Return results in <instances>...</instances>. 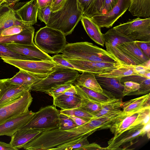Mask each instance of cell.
Returning <instances> with one entry per match:
<instances>
[{"label":"cell","mask_w":150,"mask_h":150,"mask_svg":"<svg viewBox=\"0 0 150 150\" xmlns=\"http://www.w3.org/2000/svg\"><path fill=\"white\" fill-rule=\"evenodd\" d=\"M46 130H47L35 128L20 129L11 136L10 143L12 147L18 150L23 148L26 144Z\"/></svg>","instance_id":"e0dca14e"},{"label":"cell","mask_w":150,"mask_h":150,"mask_svg":"<svg viewBox=\"0 0 150 150\" xmlns=\"http://www.w3.org/2000/svg\"><path fill=\"white\" fill-rule=\"evenodd\" d=\"M73 85L71 83H66L56 85L45 93L54 98L61 95L64 91Z\"/></svg>","instance_id":"60d3db41"},{"label":"cell","mask_w":150,"mask_h":150,"mask_svg":"<svg viewBox=\"0 0 150 150\" xmlns=\"http://www.w3.org/2000/svg\"><path fill=\"white\" fill-rule=\"evenodd\" d=\"M117 1L118 0H105L102 8L95 16L102 15L109 12L113 8Z\"/></svg>","instance_id":"7dc6e473"},{"label":"cell","mask_w":150,"mask_h":150,"mask_svg":"<svg viewBox=\"0 0 150 150\" xmlns=\"http://www.w3.org/2000/svg\"><path fill=\"white\" fill-rule=\"evenodd\" d=\"M59 117V129L64 130H68L78 126L66 115L60 113Z\"/></svg>","instance_id":"b9f144b4"},{"label":"cell","mask_w":150,"mask_h":150,"mask_svg":"<svg viewBox=\"0 0 150 150\" xmlns=\"http://www.w3.org/2000/svg\"><path fill=\"white\" fill-rule=\"evenodd\" d=\"M67 0H55L51 6L52 12L57 11L60 8Z\"/></svg>","instance_id":"816d5d0a"},{"label":"cell","mask_w":150,"mask_h":150,"mask_svg":"<svg viewBox=\"0 0 150 150\" xmlns=\"http://www.w3.org/2000/svg\"><path fill=\"white\" fill-rule=\"evenodd\" d=\"M75 88L78 94L81 98V101L78 107L95 116L101 109V103L90 98L78 88L76 87Z\"/></svg>","instance_id":"f1b7e54d"},{"label":"cell","mask_w":150,"mask_h":150,"mask_svg":"<svg viewBox=\"0 0 150 150\" xmlns=\"http://www.w3.org/2000/svg\"><path fill=\"white\" fill-rule=\"evenodd\" d=\"M0 150H16L11 146L10 143L7 144L0 141Z\"/></svg>","instance_id":"6f0895ef"},{"label":"cell","mask_w":150,"mask_h":150,"mask_svg":"<svg viewBox=\"0 0 150 150\" xmlns=\"http://www.w3.org/2000/svg\"><path fill=\"white\" fill-rule=\"evenodd\" d=\"M31 86L14 84L8 81L7 79H0V107L30 91Z\"/></svg>","instance_id":"7c38bea8"},{"label":"cell","mask_w":150,"mask_h":150,"mask_svg":"<svg viewBox=\"0 0 150 150\" xmlns=\"http://www.w3.org/2000/svg\"><path fill=\"white\" fill-rule=\"evenodd\" d=\"M124 88L123 91L124 96L129 93L137 91L139 87V84L134 82L127 81L124 82Z\"/></svg>","instance_id":"bcb514c9"},{"label":"cell","mask_w":150,"mask_h":150,"mask_svg":"<svg viewBox=\"0 0 150 150\" xmlns=\"http://www.w3.org/2000/svg\"><path fill=\"white\" fill-rule=\"evenodd\" d=\"M128 9L133 16L150 17V0H131Z\"/></svg>","instance_id":"484cf974"},{"label":"cell","mask_w":150,"mask_h":150,"mask_svg":"<svg viewBox=\"0 0 150 150\" xmlns=\"http://www.w3.org/2000/svg\"><path fill=\"white\" fill-rule=\"evenodd\" d=\"M52 12L51 6H50L42 8H38L37 17L41 21L44 22L46 25L49 21Z\"/></svg>","instance_id":"ee69618b"},{"label":"cell","mask_w":150,"mask_h":150,"mask_svg":"<svg viewBox=\"0 0 150 150\" xmlns=\"http://www.w3.org/2000/svg\"><path fill=\"white\" fill-rule=\"evenodd\" d=\"M79 74L78 71L59 64L53 72L32 85L31 91L45 92L56 85L74 83Z\"/></svg>","instance_id":"5b68a950"},{"label":"cell","mask_w":150,"mask_h":150,"mask_svg":"<svg viewBox=\"0 0 150 150\" xmlns=\"http://www.w3.org/2000/svg\"><path fill=\"white\" fill-rule=\"evenodd\" d=\"M137 65H140L150 58L146 57L138 47L134 41L125 42L117 47Z\"/></svg>","instance_id":"44dd1931"},{"label":"cell","mask_w":150,"mask_h":150,"mask_svg":"<svg viewBox=\"0 0 150 150\" xmlns=\"http://www.w3.org/2000/svg\"><path fill=\"white\" fill-rule=\"evenodd\" d=\"M88 136H86L81 137L75 140L57 146L52 150H78L89 143L87 139Z\"/></svg>","instance_id":"e575fe53"},{"label":"cell","mask_w":150,"mask_h":150,"mask_svg":"<svg viewBox=\"0 0 150 150\" xmlns=\"http://www.w3.org/2000/svg\"><path fill=\"white\" fill-rule=\"evenodd\" d=\"M38 8L37 0H31L14 10L21 22L25 25L30 27L37 22Z\"/></svg>","instance_id":"2e32d148"},{"label":"cell","mask_w":150,"mask_h":150,"mask_svg":"<svg viewBox=\"0 0 150 150\" xmlns=\"http://www.w3.org/2000/svg\"><path fill=\"white\" fill-rule=\"evenodd\" d=\"M52 57L53 61L59 64L76 70L80 73L85 71L83 68L72 64L67 61L64 58L62 54H55L52 56Z\"/></svg>","instance_id":"74e56055"},{"label":"cell","mask_w":150,"mask_h":150,"mask_svg":"<svg viewBox=\"0 0 150 150\" xmlns=\"http://www.w3.org/2000/svg\"><path fill=\"white\" fill-rule=\"evenodd\" d=\"M34 113L31 110H29L0 125V136H11L26 125L31 119Z\"/></svg>","instance_id":"4fadbf2b"},{"label":"cell","mask_w":150,"mask_h":150,"mask_svg":"<svg viewBox=\"0 0 150 150\" xmlns=\"http://www.w3.org/2000/svg\"><path fill=\"white\" fill-rule=\"evenodd\" d=\"M61 95L69 96H79L77 93L75 87L74 85L71 87L65 90Z\"/></svg>","instance_id":"11a10c76"},{"label":"cell","mask_w":150,"mask_h":150,"mask_svg":"<svg viewBox=\"0 0 150 150\" xmlns=\"http://www.w3.org/2000/svg\"><path fill=\"white\" fill-rule=\"evenodd\" d=\"M66 115L71 118L75 123L78 126L82 125L85 124H86L88 122L81 118L76 117L74 115Z\"/></svg>","instance_id":"db71d44e"},{"label":"cell","mask_w":150,"mask_h":150,"mask_svg":"<svg viewBox=\"0 0 150 150\" xmlns=\"http://www.w3.org/2000/svg\"><path fill=\"white\" fill-rule=\"evenodd\" d=\"M1 43L11 50L29 57L37 58L40 60H53L51 57L42 51L35 44Z\"/></svg>","instance_id":"9a60e30c"},{"label":"cell","mask_w":150,"mask_h":150,"mask_svg":"<svg viewBox=\"0 0 150 150\" xmlns=\"http://www.w3.org/2000/svg\"><path fill=\"white\" fill-rule=\"evenodd\" d=\"M95 76L103 90L109 93L116 98H122L124 97V85L121 82L120 79Z\"/></svg>","instance_id":"ac0fdd59"},{"label":"cell","mask_w":150,"mask_h":150,"mask_svg":"<svg viewBox=\"0 0 150 150\" xmlns=\"http://www.w3.org/2000/svg\"><path fill=\"white\" fill-rule=\"evenodd\" d=\"M131 0H118L108 13L91 18L100 28H109L128 9Z\"/></svg>","instance_id":"8fae6325"},{"label":"cell","mask_w":150,"mask_h":150,"mask_svg":"<svg viewBox=\"0 0 150 150\" xmlns=\"http://www.w3.org/2000/svg\"><path fill=\"white\" fill-rule=\"evenodd\" d=\"M0 57L13 59L38 61L40 59L29 57L14 52L0 43Z\"/></svg>","instance_id":"d590c367"},{"label":"cell","mask_w":150,"mask_h":150,"mask_svg":"<svg viewBox=\"0 0 150 150\" xmlns=\"http://www.w3.org/2000/svg\"><path fill=\"white\" fill-rule=\"evenodd\" d=\"M61 53L64 58L68 59L120 63L107 50L87 42L67 44Z\"/></svg>","instance_id":"3957f363"},{"label":"cell","mask_w":150,"mask_h":150,"mask_svg":"<svg viewBox=\"0 0 150 150\" xmlns=\"http://www.w3.org/2000/svg\"><path fill=\"white\" fill-rule=\"evenodd\" d=\"M29 27L25 25H13L1 31L0 32V36H10L18 34Z\"/></svg>","instance_id":"7bdbcfd3"},{"label":"cell","mask_w":150,"mask_h":150,"mask_svg":"<svg viewBox=\"0 0 150 150\" xmlns=\"http://www.w3.org/2000/svg\"><path fill=\"white\" fill-rule=\"evenodd\" d=\"M65 36L61 31L46 26L36 32L34 43L47 54H58L67 44Z\"/></svg>","instance_id":"277c9868"},{"label":"cell","mask_w":150,"mask_h":150,"mask_svg":"<svg viewBox=\"0 0 150 150\" xmlns=\"http://www.w3.org/2000/svg\"><path fill=\"white\" fill-rule=\"evenodd\" d=\"M81 21L84 30L90 38L96 43L104 46L105 43L100 28L91 18L84 15L81 16Z\"/></svg>","instance_id":"ffe728a7"},{"label":"cell","mask_w":150,"mask_h":150,"mask_svg":"<svg viewBox=\"0 0 150 150\" xmlns=\"http://www.w3.org/2000/svg\"><path fill=\"white\" fill-rule=\"evenodd\" d=\"M146 79L147 78L141 76L131 75L122 78L120 79V81L122 84L124 82L127 81L134 82L140 84Z\"/></svg>","instance_id":"681fc988"},{"label":"cell","mask_w":150,"mask_h":150,"mask_svg":"<svg viewBox=\"0 0 150 150\" xmlns=\"http://www.w3.org/2000/svg\"><path fill=\"white\" fill-rule=\"evenodd\" d=\"M97 75L99 76L121 79L122 78L131 75H140L131 65H121L110 72Z\"/></svg>","instance_id":"4dcf8cb0"},{"label":"cell","mask_w":150,"mask_h":150,"mask_svg":"<svg viewBox=\"0 0 150 150\" xmlns=\"http://www.w3.org/2000/svg\"><path fill=\"white\" fill-rule=\"evenodd\" d=\"M113 28L134 41L150 42V17H137Z\"/></svg>","instance_id":"ba28073f"},{"label":"cell","mask_w":150,"mask_h":150,"mask_svg":"<svg viewBox=\"0 0 150 150\" xmlns=\"http://www.w3.org/2000/svg\"><path fill=\"white\" fill-rule=\"evenodd\" d=\"M7 79L11 83L23 86H32L39 80V79L21 70L12 78Z\"/></svg>","instance_id":"1f68e13d"},{"label":"cell","mask_w":150,"mask_h":150,"mask_svg":"<svg viewBox=\"0 0 150 150\" xmlns=\"http://www.w3.org/2000/svg\"><path fill=\"white\" fill-rule=\"evenodd\" d=\"M34 32V28L31 26L18 34L10 36H0V43L34 45L35 44L33 39Z\"/></svg>","instance_id":"d6986e66"},{"label":"cell","mask_w":150,"mask_h":150,"mask_svg":"<svg viewBox=\"0 0 150 150\" xmlns=\"http://www.w3.org/2000/svg\"><path fill=\"white\" fill-rule=\"evenodd\" d=\"M94 0H78L79 6L83 13L93 2Z\"/></svg>","instance_id":"f5cc1de1"},{"label":"cell","mask_w":150,"mask_h":150,"mask_svg":"<svg viewBox=\"0 0 150 150\" xmlns=\"http://www.w3.org/2000/svg\"><path fill=\"white\" fill-rule=\"evenodd\" d=\"M55 0H53V3L54 1Z\"/></svg>","instance_id":"94428289"},{"label":"cell","mask_w":150,"mask_h":150,"mask_svg":"<svg viewBox=\"0 0 150 150\" xmlns=\"http://www.w3.org/2000/svg\"><path fill=\"white\" fill-rule=\"evenodd\" d=\"M83 14L78 0H67L60 8L52 12L46 26L59 30L66 36L72 33Z\"/></svg>","instance_id":"7a4b0ae2"},{"label":"cell","mask_w":150,"mask_h":150,"mask_svg":"<svg viewBox=\"0 0 150 150\" xmlns=\"http://www.w3.org/2000/svg\"><path fill=\"white\" fill-rule=\"evenodd\" d=\"M105 0H94L83 15L91 18L96 16L102 8Z\"/></svg>","instance_id":"f35d334b"},{"label":"cell","mask_w":150,"mask_h":150,"mask_svg":"<svg viewBox=\"0 0 150 150\" xmlns=\"http://www.w3.org/2000/svg\"><path fill=\"white\" fill-rule=\"evenodd\" d=\"M64 58L70 63L83 68L85 71L92 73L95 75L109 72L121 65L120 63L99 62Z\"/></svg>","instance_id":"5bb4252c"},{"label":"cell","mask_w":150,"mask_h":150,"mask_svg":"<svg viewBox=\"0 0 150 150\" xmlns=\"http://www.w3.org/2000/svg\"><path fill=\"white\" fill-rule=\"evenodd\" d=\"M53 98V105L64 110L78 107L81 101L79 96H69L61 95Z\"/></svg>","instance_id":"4316f807"},{"label":"cell","mask_w":150,"mask_h":150,"mask_svg":"<svg viewBox=\"0 0 150 150\" xmlns=\"http://www.w3.org/2000/svg\"><path fill=\"white\" fill-rule=\"evenodd\" d=\"M6 0H0V6L3 4Z\"/></svg>","instance_id":"91938a15"},{"label":"cell","mask_w":150,"mask_h":150,"mask_svg":"<svg viewBox=\"0 0 150 150\" xmlns=\"http://www.w3.org/2000/svg\"><path fill=\"white\" fill-rule=\"evenodd\" d=\"M105 43L106 50L113 56L122 65L128 66L137 65L134 61L118 48L113 47L107 43Z\"/></svg>","instance_id":"836d02e7"},{"label":"cell","mask_w":150,"mask_h":150,"mask_svg":"<svg viewBox=\"0 0 150 150\" xmlns=\"http://www.w3.org/2000/svg\"><path fill=\"white\" fill-rule=\"evenodd\" d=\"M74 83L75 86L79 89L88 97L99 103L106 102L111 99L115 98L110 94L104 90H103V92L100 93L79 85L75 82Z\"/></svg>","instance_id":"d6a6232c"},{"label":"cell","mask_w":150,"mask_h":150,"mask_svg":"<svg viewBox=\"0 0 150 150\" xmlns=\"http://www.w3.org/2000/svg\"><path fill=\"white\" fill-rule=\"evenodd\" d=\"M150 107L140 111L134 123L132 126H144L150 121Z\"/></svg>","instance_id":"ab89813d"},{"label":"cell","mask_w":150,"mask_h":150,"mask_svg":"<svg viewBox=\"0 0 150 150\" xmlns=\"http://www.w3.org/2000/svg\"><path fill=\"white\" fill-rule=\"evenodd\" d=\"M16 15L14 10L11 7L0 6V32L13 25H25Z\"/></svg>","instance_id":"7402d4cb"},{"label":"cell","mask_w":150,"mask_h":150,"mask_svg":"<svg viewBox=\"0 0 150 150\" xmlns=\"http://www.w3.org/2000/svg\"><path fill=\"white\" fill-rule=\"evenodd\" d=\"M20 0H6L0 6L11 7Z\"/></svg>","instance_id":"680465c9"},{"label":"cell","mask_w":150,"mask_h":150,"mask_svg":"<svg viewBox=\"0 0 150 150\" xmlns=\"http://www.w3.org/2000/svg\"><path fill=\"white\" fill-rule=\"evenodd\" d=\"M39 8H43L47 6H51L53 0H36Z\"/></svg>","instance_id":"9f6ffc18"},{"label":"cell","mask_w":150,"mask_h":150,"mask_svg":"<svg viewBox=\"0 0 150 150\" xmlns=\"http://www.w3.org/2000/svg\"><path fill=\"white\" fill-rule=\"evenodd\" d=\"M60 113L65 115L74 116L88 121L95 117V116L83 110L79 107L67 110H61Z\"/></svg>","instance_id":"8d00e7d4"},{"label":"cell","mask_w":150,"mask_h":150,"mask_svg":"<svg viewBox=\"0 0 150 150\" xmlns=\"http://www.w3.org/2000/svg\"><path fill=\"white\" fill-rule=\"evenodd\" d=\"M89 136L85 124L68 130L59 128L43 132L23 148L28 150H52L57 146L81 137Z\"/></svg>","instance_id":"6da1fadb"},{"label":"cell","mask_w":150,"mask_h":150,"mask_svg":"<svg viewBox=\"0 0 150 150\" xmlns=\"http://www.w3.org/2000/svg\"><path fill=\"white\" fill-rule=\"evenodd\" d=\"M141 110L127 114L123 118L114 123L109 128L111 132L114 135L113 137H117L132 127L136 121Z\"/></svg>","instance_id":"cb8c5ba5"},{"label":"cell","mask_w":150,"mask_h":150,"mask_svg":"<svg viewBox=\"0 0 150 150\" xmlns=\"http://www.w3.org/2000/svg\"><path fill=\"white\" fill-rule=\"evenodd\" d=\"M123 103L122 98H113L105 102L101 103V109L95 117L111 116L121 112V110Z\"/></svg>","instance_id":"d4e9b609"},{"label":"cell","mask_w":150,"mask_h":150,"mask_svg":"<svg viewBox=\"0 0 150 150\" xmlns=\"http://www.w3.org/2000/svg\"><path fill=\"white\" fill-rule=\"evenodd\" d=\"M79 150H104V148L101 147L98 144L95 143H89L88 144L79 148Z\"/></svg>","instance_id":"f907efd6"},{"label":"cell","mask_w":150,"mask_h":150,"mask_svg":"<svg viewBox=\"0 0 150 150\" xmlns=\"http://www.w3.org/2000/svg\"><path fill=\"white\" fill-rule=\"evenodd\" d=\"M134 42L143 53L147 57L150 58V42H144L138 40Z\"/></svg>","instance_id":"c3c4849f"},{"label":"cell","mask_w":150,"mask_h":150,"mask_svg":"<svg viewBox=\"0 0 150 150\" xmlns=\"http://www.w3.org/2000/svg\"><path fill=\"white\" fill-rule=\"evenodd\" d=\"M144 126H132L116 137H112L108 142V146L104 150H125L136 142L139 138L146 133L144 130Z\"/></svg>","instance_id":"30bf717a"},{"label":"cell","mask_w":150,"mask_h":150,"mask_svg":"<svg viewBox=\"0 0 150 150\" xmlns=\"http://www.w3.org/2000/svg\"><path fill=\"white\" fill-rule=\"evenodd\" d=\"M105 43L111 46L117 47L125 42L134 41L116 30L114 28L103 34Z\"/></svg>","instance_id":"f546056e"},{"label":"cell","mask_w":150,"mask_h":150,"mask_svg":"<svg viewBox=\"0 0 150 150\" xmlns=\"http://www.w3.org/2000/svg\"><path fill=\"white\" fill-rule=\"evenodd\" d=\"M33 98L30 91L18 98L0 107V125L29 110Z\"/></svg>","instance_id":"9c48e42d"},{"label":"cell","mask_w":150,"mask_h":150,"mask_svg":"<svg viewBox=\"0 0 150 150\" xmlns=\"http://www.w3.org/2000/svg\"><path fill=\"white\" fill-rule=\"evenodd\" d=\"M79 74L75 82L89 89L101 93L103 90L98 82L95 75L90 72L84 71Z\"/></svg>","instance_id":"83f0119b"},{"label":"cell","mask_w":150,"mask_h":150,"mask_svg":"<svg viewBox=\"0 0 150 150\" xmlns=\"http://www.w3.org/2000/svg\"><path fill=\"white\" fill-rule=\"evenodd\" d=\"M150 107V93L123 103L122 111L129 114Z\"/></svg>","instance_id":"603a6c76"},{"label":"cell","mask_w":150,"mask_h":150,"mask_svg":"<svg viewBox=\"0 0 150 150\" xmlns=\"http://www.w3.org/2000/svg\"><path fill=\"white\" fill-rule=\"evenodd\" d=\"M4 62L13 65L37 78L42 79L53 72L59 64L53 60H29L1 58Z\"/></svg>","instance_id":"8992f818"},{"label":"cell","mask_w":150,"mask_h":150,"mask_svg":"<svg viewBox=\"0 0 150 150\" xmlns=\"http://www.w3.org/2000/svg\"><path fill=\"white\" fill-rule=\"evenodd\" d=\"M60 112L54 105L41 108L35 113L30 120L21 129L35 128L51 129L59 127Z\"/></svg>","instance_id":"52a82bcc"},{"label":"cell","mask_w":150,"mask_h":150,"mask_svg":"<svg viewBox=\"0 0 150 150\" xmlns=\"http://www.w3.org/2000/svg\"><path fill=\"white\" fill-rule=\"evenodd\" d=\"M150 91V78H147L139 84V87L137 91L128 93L127 96L145 95Z\"/></svg>","instance_id":"f6af8a7d"}]
</instances>
